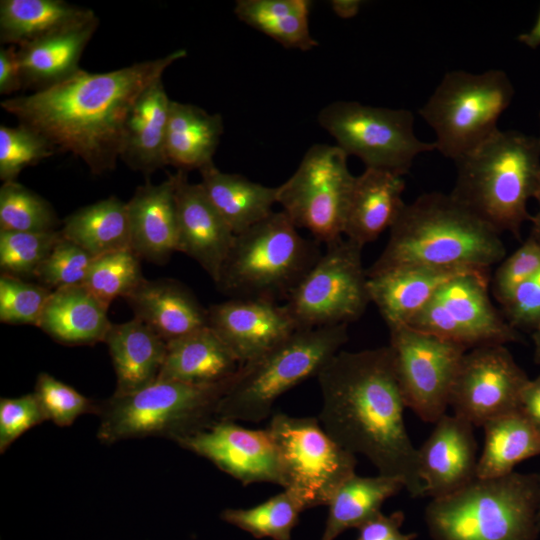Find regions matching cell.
<instances>
[{"label": "cell", "instance_id": "obj_1", "mask_svg": "<svg viewBox=\"0 0 540 540\" xmlns=\"http://www.w3.org/2000/svg\"><path fill=\"white\" fill-rule=\"evenodd\" d=\"M186 56L185 49H178L110 72L80 69L60 83L0 105L57 152L71 153L100 175L112 171L120 159L127 119L138 97Z\"/></svg>", "mask_w": 540, "mask_h": 540}, {"label": "cell", "instance_id": "obj_2", "mask_svg": "<svg viewBox=\"0 0 540 540\" xmlns=\"http://www.w3.org/2000/svg\"><path fill=\"white\" fill-rule=\"evenodd\" d=\"M316 377L322 394L318 419L330 437L366 456L380 475L400 479L412 497L425 496L390 346L340 350Z\"/></svg>", "mask_w": 540, "mask_h": 540}, {"label": "cell", "instance_id": "obj_3", "mask_svg": "<svg viewBox=\"0 0 540 540\" xmlns=\"http://www.w3.org/2000/svg\"><path fill=\"white\" fill-rule=\"evenodd\" d=\"M500 235L450 193H425L405 204L366 274L407 265L489 270L506 255Z\"/></svg>", "mask_w": 540, "mask_h": 540}, {"label": "cell", "instance_id": "obj_4", "mask_svg": "<svg viewBox=\"0 0 540 540\" xmlns=\"http://www.w3.org/2000/svg\"><path fill=\"white\" fill-rule=\"evenodd\" d=\"M454 163L451 196L500 234L520 237L523 224L532 218L528 201L540 183L539 138L499 130Z\"/></svg>", "mask_w": 540, "mask_h": 540}, {"label": "cell", "instance_id": "obj_5", "mask_svg": "<svg viewBox=\"0 0 540 540\" xmlns=\"http://www.w3.org/2000/svg\"><path fill=\"white\" fill-rule=\"evenodd\" d=\"M538 475L475 478L425 509L433 540H537Z\"/></svg>", "mask_w": 540, "mask_h": 540}, {"label": "cell", "instance_id": "obj_6", "mask_svg": "<svg viewBox=\"0 0 540 540\" xmlns=\"http://www.w3.org/2000/svg\"><path fill=\"white\" fill-rule=\"evenodd\" d=\"M321 256L283 212L235 235L215 285L235 299H287Z\"/></svg>", "mask_w": 540, "mask_h": 540}, {"label": "cell", "instance_id": "obj_7", "mask_svg": "<svg viewBox=\"0 0 540 540\" xmlns=\"http://www.w3.org/2000/svg\"><path fill=\"white\" fill-rule=\"evenodd\" d=\"M235 377L211 385L156 380L134 393L112 395L99 403L97 437L104 444L144 437L177 443L218 420L219 404Z\"/></svg>", "mask_w": 540, "mask_h": 540}, {"label": "cell", "instance_id": "obj_8", "mask_svg": "<svg viewBox=\"0 0 540 540\" xmlns=\"http://www.w3.org/2000/svg\"><path fill=\"white\" fill-rule=\"evenodd\" d=\"M348 325L297 330L287 339L241 366L222 398L218 420L260 422L285 392L317 376L348 341Z\"/></svg>", "mask_w": 540, "mask_h": 540}, {"label": "cell", "instance_id": "obj_9", "mask_svg": "<svg viewBox=\"0 0 540 540\" xmlns=\"http://www.w3.org/2000/svg\"><path fill=\"white\" fill-rule=\"evenodd\" d=\"M514 94L510 78L501 69L452 70L418 112L435 133L436 150L456 161L500 130L498 120Z\"/></svg>", "mask_w": 540, "mask_h": 540}, {"label": "cell", "instance_id": "obj_10", "mask_svg": "<svg viewBox=\"0 0 540 540\" xmlns=\"http://www.w3.org/2000/svg\"><path fill=\"white\" fill-rule=\"evenodd\" d=\"M317 120L347 156L369 169L404 176L418 155L436 150L434 142L415 135L414 115L407 109L339 100L322 108Z\"/></svg>", "mask_w": 540, "mask_h": 540}, {"label": "cell", "instance_id": "obj_11", "mask_svg": "<svg viewBox=\"0 0 540 540\" xmlns=\"http://www.w3.org/2000/svg\"><path fill=\"white\" fill-rule=\"evenodd\" d=\"M362 248L346 237L326 245L284 304L297 330L348 325L363 315L371 299Z\"/></svg>", "mask_w": 540, "mask_h": 540}, {"label": "cell", "instance_id": "obj_12", "mask_svg": "<svg viewBox=\"0 0 540 540\" xmlns=\"http://www.w3.org/2000/svg\"><path fill=\"white\" fill-rule=\"evenodd\" d=\"M347 154L337 145L315 144L298 168L278 186L277 203L297 227L317 242L331 244L343 238L346 210L355 176Z\"/></svg>", "mask_w": 540, "mask_h": 540}, {"label": "cell", "instance_id": "obj_13", "mask_svg": "<svg viewBox=\"0 0 540 540\" xmlns=\"http://www.w3.org/2000/svg\"><path fill=\"white\" fill-rule=\"evenodd\" d=\"M266 429L278 450L284 489L295 492L307 509L327 505L355 473V455L334 441L316 417L276 413Z\"/></svg>", "mask_w": 540, "mask_h": 540}, {"label": "cell", "instance_id": "obj_14", "mask_svg": "<svg viewBox=\"0 0 540 540\" xmlns=\"http://www.w3.org/2000/svg\"><path fill=\"white\" fill-rule=\"evenodd\" d=\"M489 270L472 271L444 284L409 326L468 350L521 342L522 337L492 304Z\"/></svg>", "mask_w": 540, "mask_h": 540}, {"label": "cell", "instance_id": "obj_15", "mask_svg": "<svg viewBox=\"0 0 540 540\" xmlns=\"http://www.w3.org/2000/svg\"><path fill=\"white\" fill-rule=\"evenodd\" d=\"M399 388L406 407L423 421L436 423L450 404L464 346L415 329L389 327Z\"/></svg>", "mask_w": 540, "mask_h": 540}, {"label": "cell", "instance_id": "obj_16", "mask_svg": "<svg viewBox=\"0 0 540 540\" xmlns=\"http://www.w3.org/2000/svg\"><path fill=\"white\" fill-rule=\"evenodd\" d=\"M529 379L505 345L472 348L460 363L449 406L473 426H483L519 410L521 393Z\"/></svg>", "mask_w": 540, "mask_h": 540}, {"label": "cell", "instance_id": "obj_17", "mask_svg": "<svg viewBox=\"0 0 540 540\" xmlns=\"http://www.w3.org/2000/svg\"><path fill=\"white\" fill-rule=\"evenodd\" d=\"M177 444L206 458L243 485L266 482L285 486L278 450L267 429H248L236 421L216 420Z\"/></svg>", "mask_w": 540, "mask_h": 540}, {"label": "cell", "instance_id": "obj_18", "mask_svg": "<svg viewBox=\"0 0 540 540\" xmlns=\"http://www.w3.org/2000/svg\"><path fill=\"white\" fill-rule=\"evenodd\" d=\"M208 325L241 365L257 359L297 331L284 304L258 299L231 298L210 306Z\"/></svg>", "mask_w": 540, "mask_h": 540}, {"label": "cell", "instance_id": "obj_19", "mask_svg": "<svg viewBox=\"0 0 540 540\" xmlns=\"http://www.w3.org/2000/svg\"><path fill=\"white\" fill-rule=\"evenodd\" d=\"M473 425L457 415L444 414L417 449L419 476L425 496L440 498L477 478V444Z\"/></svg>", "mask_w": 540, "mask_h": 540}, {"label": "cell", "instance_id": "obj_20", "mask_svg": "<svg viewBox=\"0 0 540 540\" xmlns=\"http://www.w3.org/2000/svg\"><path fill=\"white\" fill-rule=\"evenodd\" d=\"M174 177L179 252L194 259L216 283L235 234L200 183H190L181 170Z\"/></svg>", "mask_w": 540, "mask_h": 540}, {"label": "cell", "instance_id": "obj_21", "mask_svg": "<svg viewBox=\"0 0 540 540\" xmlns=\"http://www.w3.org/2000/svg\"><path fill=\"white\" fill-rule=\"evenodd\" d=\"M488 269L407 265L368 277L371 302L388 328L408 325L437 291L460 275Z\"/></svg>", "mask_w": 540, "mask_h": 540}, {"label": "cell", "instance_id": "obj_22", "mask_svg": "<svg viewBox=\"0 0 540 540\" xmlns=\"http://www.w3.org/2000/svg\"><path fill=\"white\" fill-rule=\"evenodd\" d=\"M130 248L139 258L164 263L179 252L175 177L160 184L146 182L127 202Z\"/></svg>", "mask_w": 540, "mask_h": 540}, {"label": "cell", "instance_id": "obj_23", "mask_svg": "<svg viewBox=\"0 0 540 540\" xmlns=\"http://www.w3.org/2000/svg\"><path fill=\"white\" fill-rule=\"evenodd\" d=\"M403 176L377 169L366 168L355 176L350 194L343 234L361 246L376 240L390 229L405 202Z\"/></svg>", "mask_w": 540, "mask_h": 540}, {"label": "cell", "instance_id": "obj_24", "mask_svg": "<svg viewBox=\"0 0 540 540\" xmlns=\"http://www.w3.org/2000/svg\"><path fill=\"white\" fill-rule=\"evenodd\" d=\"M135 318L166 342L208 326V309L181 283L144 280L127 297Z\"/></svg>", "mask_w": 540, "mask_h": 540}, {"label": "cell", "instance_id": "obj_25", "mask_svg": "<svg viewBox=\"0 0 540 540\" xmlns=\"http://www.w3.org/2000/svg\"><path fill=\"white\" fill-rule=\"evenodd\" d=\"M99 26L90 18L18 47L24 88L40 91L60 83L79 68L84 49Z\"/></svg>", "mask_w": 540, "mask_h": 540}, {"label": "cell", "instance_id": "obj_26", "mask_svg": "<svg viewBox=\"0 0 540 540\" xmlns=\"http://www.w3.org/2000/svg\"><path fill=\"white\" fill-rule=\"evenodd\" d=\"M241 363L208 325L167 342L157 380L211 385L234 378Z\"/></svg>", "mask_w": 540, "mask_h": 540}, {"label": "cell", "instance_id": "obj_27", "mask_svg": "<svg viewBox=\"0 0 540 540\" xmlns=\"http://www.w3.org/2000/svg\"><path fill=\"white\" fill-rule=\"evenodd\" d=\"M104 342L116 375L113 395L134 393L158 379L167 342L141 320L112 324Z\"/></svg>", "mask_w": 540, "mask_h": 540}, {"label": "cell", "instance_id": "obj_28", "mask_svg": "<svg viewBox=\"0 0 540 540\" xmlns=\"http://www.w3.org/2000/svg\"><path fill=\"white\" fill-rule=\"evenodd\" d=\"M162 78L138 97L128 116L120 159L149 176L167 164L165 145L171 105Z\"/></svg>", "mask_w": 540, "mask_h": 540}, {"label": "cell", "instance_id": "obj_29", "mask_svg": "<svg viewBox=\"0 0 540 540\" xmlns=\"http://www.w3.org/2000/svg\"><path fill=\"white\" fill-rule=\"evenodd\" d=\"M108 307L84 285L58 288L48 298L37 327L65 345L104 342L112 325Z\"/></svg>", "mask_w": 540, "mask_h": 540}, {"label": "cell", "instance_id": "obj_30", "mask_svg": "<svg viewBox=\"0 0 540 540\" xmlns=\"http://www.w3.org/2000/svg\"><path fill=\"white\" fill-rule=\"evenodd\" d=\"M200 174L208 198L235 235L273 212L278 186L268 187L240 174L222 172L214 163L202 168Z\"/></svg>", "mask_w": 540, "mask_h": 540}, {"label": "cell", "instance_id": "obj_31", "mask_svg": "<svg viewBox=\"0 0 540 540\" xmlns=\"http://www.w3.org/2000/svg\"><path fill=\"white\" fill-rule=\"evenodd\" d=\"M223 130L220 114L172 100L165 145L167 164L188 172L214 163Z\"/></svg>", "mask_w": 540, "mask_h": 540}, {"label": "cell", "instance_id": "obj_32", "mask_svg": "<svg viewBox=\"0 0 540 540\" xmlns=\"http://www.w3.org/2000/svg\"><path fill=\"white\" fill-rule=\"evenodd\" d=\"M95 13L63 0H1L0 41L22 46L80 23Z\"/></svg>", "mask_w": 540, "mask_h": 540}, {"label": "cell", "instance_id": "obj_33", "mask_svg": "<svg viewBox=\"0 0 540 540\" xmlns=\"http://www.w3.org/2000/svg\"><path fill=\"white\" fill-rule=\"evenodd\" d=\"M403 488V482L395 477L380 474L363 477L354 473L330 498L327 504L328 516L320 540H335L347 529H358L380 513L383 503Z\"/></svg>", "mask_w": 540, "mask_h": 540}, {"label": "cell", "instance_id": "obj_34", "mask_svg": "<svg viewBox=\"0 0 540 540\" xmlns=\"http://www.w3.org/2000/svg\"><path fill=\"white\" fill-rule=\"evenodd\" d=\"M477 477L496 478L514 471L522 461L540 455V434L520 410L486 422Z\"/></svg>", "mask_w": 540, "mask_h": 540}, {"label": "cell", "instance_id": "obj_35", "mask_svg": "<svg viewBox=\"0 0 540 540\" xmlns=\"http://www.w3.org/2000/svg\"><path fill=\"white\" fill-rule=\"evenodd\" d=\"M60 232L93 257L130 247L127 203L110 197L82 207L65 218Z\"/></svg>", "mask_w": 540, "mask_h": 540}, {"label": "cell", "instance_id": "obj_36", "mask_svg": "<svg viewBox=\"0 0 540 540\" xmlns=\"http://www.w3.org/2000/svg\"><path fill=\"white\" fill-rule=\"evenodd\" d=\"M311 1L238 0L237 18L286 48L309 51L318 46L309 28Z\"/></svg>", "mask_w": 540, "mask_h": 540}, {"label": "cell", "instance_id": "obj_37", "mask_svg": "<svg viewBox=\"0 0 540 540\" xmlns=\"http://www.w3.org/2000/svg\"><path fill=\"white\" fill-rule=\"evenodd\" d=\"M307 507L290 489L274 495L251 508H228L221 512L223 521L250 533L255 538L291 540L299 515Z\"/></svg>", "mask_w": 540, "mask_h": 540}, {"label": "cell", "instance_id": "obj_38", "mask_svg": "<svg viewBox=\"0 0 540 540\" xmlns=\"http://www.w3.org/2000/svg\"><path fill=\"white\" fill-rule=\"evenodd\" d=\"M58 219L52 205L18 183L4 182L0 188V230L14 232L56 231Z\"/></svg>", "mask_w": 540, "mask_h": 540}, {"label": "cell", "instance_id": "obj_39", "mask_svg": "<svg viewBox=\"0 0 540 540\" xmlns=\"http://www.w3.org/2000/svg\"><path fill=\"white\" fill-rule=\"evenodd\" d=\"M139 261L130 247L97 256L83 285L109 305L115 298L127 297L145 280Z\"/></svg>", "mask_w": 540, "mask_h": 540}, {"label": "cell", "instance_id": "obj_40", "mask_svg": "<svg viewBox=\"0 0 540 540\" xmlns=\"http://www.w3.org/2000/svg\"><path fill=\"white\" fill-rule=\"evenodd\" d=\"M60 230L14 232L0 230V268L2 274L34 277L37 269L61 239Z\"/></svg>", "mask_w": 540, "mask_h": 540}, {"label": "cell", "instance_id": "obj_41", "mask_svg": "<svg viewBox=\"0 0 540 540\" xmlns=\"http://www.w3.org/2000/svg\"><path fill=\"white\" fill-rule=\"evenodd\" d=\"M55 147L39 133L19 124L16 127L0 126V179L16 181L28 166L54 155Z\"/></svg>", "mask_w": 540, "mask_h": 540}, {"label": "cell", "instance_id": "obj_42", "mask_svg": "<svg viewBox=\"0 0 540 540\" xmlns=\"http://www.w3.org/2000/svg\"><path fill=\"white\" fill-rule=\"evenodd\" d=\"M33 393L47 420L60 427L72 425L82 415L99 412V403L45 372L38 375Z\"/></svg>", "mask_w": 540, "mask_h": 540}, {"label": "cell", "instance_id": "obj_43", "mask_svg": "<svg viewBox=\"0 0 540 540\" xmlns=\"http://www.w3.org/2000/svg\"><path fill=\"white\" fill-rule=\"evenodd\" d=\"M53 290L22 278L1 274L0 320L13 325H38Z\"/></svg>", "mask_w": 540, "mask_h": 540}, {"label": "cell", "instance_id": "obj_44", "mask_svg": "<svg viewBox=\"0 0 540 540\" xmlns=\"http://www.w3.org/2000/svg\"><path fill=\"white\" fill-rule=\"evenodd\" d=\"M94 258L82 247L62 236L34 277L51 290L83 285Z\"/></svg>", "mask_w": 540, "mask_h": 540}, {"label": "cell", "instance_id": "obj_45", "mask_svg": "<svg viewBox=\"0 0 540 540\" xmlns=\"http://www.w3.org/2000/svg\"><path fill=\"white\" fill-rule=\"evenodd\" d=\"M540 272V243L531 235L498 265L492 278V291L504 302L521 284Z\"/></svg>", "mask_w": 540, "mask_h": 540}, {"label": "cell", "instance_id": "obj_46", "mask_svg": "<svg viewBox=\"0 0 540 540\" xmlns=\"http://www.w3.org/2000/svg\"><path fill=\"white\" fill-rule=\"evenodd\" d=\"M48 421L34 393L0 400V453L20 436Z\"/></svg>", "mask_w": 540, "mask_h": 540}, {"label": "cell", "instance_id": "obj_47", "mask_svg": "<svg viewBox=\"0 0 540 540\" xmlns=\"http://www.w3.org/2000/svg\"><path fill=\"white\" fill-rule=\"evenodd\" d=\"M502 314L517 329L535 330L540 326V272L517 287L501 303Z\"/></svg>", "mask_w": 540, "mask_h": 540}, {"label": "cell", "instance_id": "obj_48", "mask_svg": "<svg viewBox=\"0 0 540 540\" xmlns=\"http://www.w3.org/2000/svg\"><path fill=\"white\" fill-rule=\"evenodd\" d=\"M405 515L402 511H395L390 515L382 512L362 524L358 528L357 540H414L418 534L403 533L401 527Z\"/></svg>", "mask_w": 540, "mask_h": 540}, {"label": "cell", "instance_id": "obj_49", "mask_svg": "<svg viewBox=\"0 0 540 540\" xmlns=\"http://www.w3.org/2000/svg\"><path fill=\"white\" fill-rule=\"evenodd\" d=\"M17 46L0 49V94L8 95L24 89Z\"/></svg>", "mask_w": 540, "mask_h": 540}, {"label": "cell", "instance_id": "obj_50", "mask_svg": "<svg viewBox=\"0 0 540 540\" xmlns=\"http://www.w3.org/2000/svg\"><path fill=\"white\" fill-rule=\"evenodd\" d=\"M519 410L540 434V374L522 390Z\"/></svg>", "mask_w": 540, "mask_h": 540}, {"label": "cell", "instance_id": "obj_51", "mask_svg": "<svg viewBox=\"0 0 540 540\" xmlns=\"http://www.w3.org/2000/svg\"><path fill=\"white\" fill-rule=\"evenodd\" d=\"M363 3L361 0H333L330 6L338 17L350 19L359 13Z\"/></svg>", "mask_w": 540, "mask_h": 540}, {"label": "cell", "instance_id": "obj_52", "mask_svg": "<svg viewBox=\"0 0 540 540\" xmlns=\"http://www.w3.org/2000/svg\"><path fill=\"white\" fill-rule=\"evenodd\" d=\"M518 40L531 49L540 46V10L534 25L529 31L518 35Z\"/></svg>", "mask_w": 540, "mask_h": 540}, {"label": "cell", "instance_id": "obj_53", "mask_svg": "<svg viewBox=\"0 0 540 540\" xmlns=\"http://www.w3.org/2000/svg\"><path fill=\"white\" fill-rule=\"evenodd\" d=\"M534 198L537 200L539 209L535 216H532L531 222H532V230H531V236L534 237L539 243H540V183L538 186V189L536 191V194Z\"/></svg>", "mask_w": 540, "mask_h": 540}, {"label": "cell", "instance_id": "obj_54", "mask_svg": "<svg viewBox=\"0 0 540 540\" xmlns=\"http://www.w3.org/2000/svg\"><path fill=\"white\" fill-rule=\"evenodd\" d=\"M534 343V362L540 365V326L532 333Z\"/></svg>", "mask_w": 540, "mask_h": 540}, {"label": "cell", "instance_id": "obj_55", "mask_svg": "<svg viewBox=\"0 0 540 540\" xmlns=\"http://www.w3.org/2000/svg\"><path fill=\"white\" fill-rule=\"evenodd\" d=\"M538 475V508H537V522H538V528L540 533V472L537 473Z\"/></svg>", "mask_w": 540, "mask_h": 540}, {"label": "cell", "instance_id": "obj_56", "mask_svg": "<svg viewBox=\"0 0 540 540\" xmlns=\"http://www.w3.org/2000/svg\"><path fill=\"white\" fill-rule=\"evenodd\" d=\"M539 119H540V113H539ZM538 138H539V141H540V135H539V137H538Z\"/></svg>", "mask_w": 540, "mask_h": 540}]
</instances>
